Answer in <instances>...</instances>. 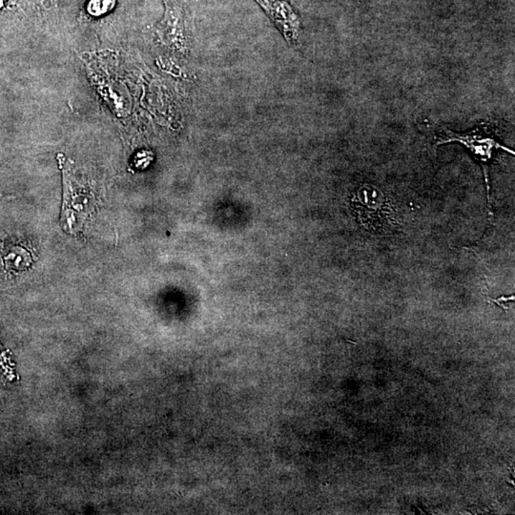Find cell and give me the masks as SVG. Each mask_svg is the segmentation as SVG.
<instances>
[{"mask_svg": "<svg viewBox=\"0 0 515 515\" xmlns=\"http://www.w3.org/2000/svg\"><path fill=\"white\" fill-rule=\"evenodd\" d=\"M4 2L3 0H0V8H2L3 7Z\"/></svg>", "mask_w": 515, "mask_h": 515, "instance_id": "cell-6", "label": "cell"}, {"mask_svg": "<svg viewBox=\"0 0 515 515\" xmlns=\"http://www.w3.org/2000/svg\"><path fill=\"white\" fill-rule=\"evenodd\" d=\"M116 5V0H90L87 12L92 17H101L108 14Z\"/></svg>", "mask_w": 515, "mask_h": 515, "instance_id": "cell-5", "label": "cell"}, {"mask_svg": "<svg viewBox=\"0 0 515 515\" xmlns=\"http://www.w3.org/2000/svg\"><path fill=\"white\" fill-rule=\"evenodd\" d=\"M451 143H458L466 147L473 154V158L481 164L482 168H483L485 182H486L489 215H491V195H489V191H491L489 166H491L494 154L499 150L512 155H514V151L500 143L497 139L496 134L489 126L484 125L476 127L473 130L464 132V133H457V132H453L448 128H442L439 135L435 138V149L437 148L439 146Z\"/></svg>", "mask_w": 515, "mask_h": 515, "instance_id": "cell-1", "label": "cell"}, {"mask_svg": "<svg viewBox=\"0 0 515 515\" xmlns=\"http://www.w3.org/2000/svg\"><path fill=\"white\" fill-rule=\"evenodd\" d=\"M278 25L286 40L295 42L298 35V17L289 4L283 0H257Z\"/></svg>", "mask_w": 515, "mask_h": 515, "instance_id": "cell-4", "label": "cell"}, {"mask_svg": "<svg viewBox=\"0 0 515 515\" xmlns=\"http://www.w3.org/2000/svg\"><path fill=\"white\" fill-rule=\"evenodd\" d=\"M353 202H358L357 208L360 210V219L367 225V228L381 229L385 222L384 216L381 211L387 212L385 202L387 200L382 191L376 187L365 185L358 191Z\"/></svg>", "mask_w": 515, "mask_h": 515, "instance_id": "cell-3", "label": "cell"}, {"mask_svg": "<svg viewBox=\"0 0 515 515\" xmlns=\"http://www.w3.org/2000/svg\"><path fill=\"white\" fill-rule=\"evenodd\" d=\"M63 173L62 228L66 232L75 234L85 227L96 208V197L87 185L78 181L65 159H60Z\"/></svg>", "mask_w": 515, "mask_h": 515, "instance_id": "cell-2", "label": "cell"}]
</instances>
